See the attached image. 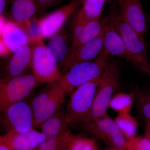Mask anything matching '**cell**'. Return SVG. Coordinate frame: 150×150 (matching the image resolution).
<instances>
[{"instance_id": "cell-13", "label": "cell", "mask_w": 150, "mask_h": 150, "mask_svg": "<svg viewBox=\"0 0 150 150\" xmlns=\"http://www.w3.org/2000/svg\"><path fill=\"white\" fill-rule=\"evenodd\" d=\"M104 40L103 28L102 32L99 35L78 47L67 58L63 66L65 69H69L70 67L77 63L91 62L98 57L103 48Z\"/></svg>"}, {"instance_id": "cell-8", "label": "cell", "mask_w": 150, "mask_h": 150, "mask_svg": "<svg viewBox=\"0 0 150 150\" xmlns=\"http://www.w3.org/2000/svg\"><path fill=\"white\" fill-rule=\"evenodd\" d=\"M86 131L102 140L112 150H128L127 141L108 115L82 123Z\"/></svg>"}, {"instance_id": "cell-30", "label": "cell", "mask_w": 150, "mask_h": 150, "mask_svg": "<svg viewBox=\"0 0 150 150\" xmlns=\"http://www.w3.org/2000/svg\"><path fill=\"white\" fill-rule=\"evenodd\" d=\"M7 22L5 18L2 15L0 16V37L1 38L3 30Z\"/></svg>"}, {"instance_id": "cell-1", "label": "cell", "mask_w": 150, "mask_h": 150, "mask_svg": "<svg viewBox=\"0 0 150 150\" xmlns=\"http://www.w3.org/2000/svg\"><path fill=\"white\" fill-rule=\"evenodd\" d=\"M108 17L124 42L129 55L128 62L150 76V64L144 38L123 20L118 9L112 8Z\"/></svg>"}, {"instance_id": "cell-32", "label": "cell", "mask_w": 150, "mask_h": 150, "mask_svg": "<svg viewBox=\"0 0 150 150\" xmlns=\"http://www.w3.org/2000/svg\"><path fill=\"white\" fill-rule=\"evenodd\" d=\"M7 2L8 0H0V16L5 10Z\"/></svg>"}, {"instance_id": "cell-28", "label": "cell", "mask_w": 150, "mask_h": 150, "mask_svg": "<svg viewBox=\"0 0 150 150\" xmlns=\"http://www.w3.org/2000/svg\"><path fill=\"white\" fill-rule=\"evenodd\" d=\"M39 8V13H42L48 9L58 4L62 0H35Z\"/></svg>"}, {"instance_id": "cell-10", "label": "cell", "mask_w": 150, "mask_h": 150, "mask_svg": "<svg viewBox=\"0 0 150 150\" xmlns=\"http://www.w3.org/2000/svg\"><path fill=\"white\" fill-rule=\"evenodd\" d=\"M1 117L8 131L22 133L33 129L34 117L32 108L29 103L23 100L8 108Z\"/></svg>"}, {"instance_id": "cell-3", "label": "cell", "mask_w": 150, "mask_h": 150, "mask_svg": "<svg viewBox=\"0 0 150 150\" xmlns=\"http://www.w3.org/2000/svg\"><path fill=\"white\" fill-rule=\"evenodd\" d=\"M110 55L104 48L95 61L77 63L57 82L66 95L82 85L100 77Z\"/></svg>"}, {"instance_id": "cell-4", "label": "cell", "mask_w": 150, "mask_h": 150, "mask_svg": "<svg viewBox=\"0 0 150 150\" xmlns=\"http://www.w3.org/2000/svg\"><path fill=\"white\" fill-rule=\"evenodd\" d=\"M67 95L59 84L48 83L29 103L34 117V125L40 126L62 108Z\"/></svg>"}, {"instance_id": "cell-2", "label": "cell", "mask_w": 150, "mask_h": 150, "mask_svg": "<svg viewBox=\"0 0 150 150\" xmlns=\"http://www.w3.org/2000/svg\"><path fill=\"white\" fill-rule=\"evenodd\" d=\"M120 78L119 65L109 57L100 76L91 111L81 123L108 115L110 100L120 88Z\"/></svg>"}, {"instance_id": "cell-22", "label": "cell", "mask_w": 150, "mask_h": 150, "mask_svg": "<svg viewBox=\"0 0 150 150\" xmlns=\"http://www.w3.org/2000/svg\"><path fill=\"white\" fill-rule=\"evenodd\" d=\"M113 120L126 141L136 137L139 123L130 113H118Z\"/></svg>"}, {"instance_id": "cell-12", "label": "cell", "mask_w": 150, "mask_h": 150, "mask_svg": "<svg viewBox=\"0 0 150 150\" xmlns=\"http://www.w3.org/2000/svg\"><path fill=\"white\" fill-rule=\"evenodd\" d=\"M32 48L30 42L13 53L4 67L1 79H9L28 74L31 69Z\"/></svg>"}, {"instance_id": "cell-16", "label": "cell", "mask_w": 150, "mask_h": 150, "mask_svg": "<svg viewBox=\"0 0 150 150\" xmlns=\"http://www.w3.org/2000/svg\"><path fill=\"white\" fill-rule=\"evenodd\" d=\"M103 18H100L86 24L73 26L72 39L68 58L78 47L99 35L103 30Z\"/></svg>"}, {"instance_id": "cell-6", "label": "cell", "mask_w": 150, "mask_h": 150, "mask_svg": "<svg viewBox=\"0 0 150 150\" xmlns=\"http://www.w3.org/2000/svg\"><path fill=\"white\" fill-rule=\"evenodd\" d=\"M32 48V74L39 83L56 82L62 76L58 65L52 62L47 54L46 45L39 35L30 37Z\"/></svg>"}, {"instance_id": "cell-24", "label": "cell", "mask_w": 150, "mask_h": 150, "mask_svg": "<svg viewBox=\"0 0 150 150\" xmlns=\"http://www.w3.org/2000/svg\"><path fill=\"white\" fill-rule=\"evenodd\" d=\"M134 103V98L131 93H118L112 97L108 107L118 113H130Z\"/></svg>"}, {"instance_id": "cell-25", "label": "cell", "mask_w": 150, "mask_h": 150, "mask_svg": "<svg viewBox=\"0 0 150 150\" xmlns=\"http://www.w3.org/2000/svg\"><path fill=\"white\" fill-rule=\"evenodd\" d=\"M67 150H98L94 140L79 135L68 134L67 141Z\"/></svg>"}, {"instance_id": "cell-26", "label": "cell", "mask_w": 150, "mask_h": 150, "mask_svg": "<svg viewBox=\"0 0 150 150\" xmlns=\"http://www.w3.org/2000/svg\"><path fill=\"white\" fill-rule=\"evenodd\" d=\"M69 131L60 136L47 137L43 143L38 147V150H67V141Z\"/></svg>"}, {"instance_id": "cell-21", "label": "cell", "mask_w": 150, "mask_h": 150, "mask_svg": "<svg viewBox=\"0 0 150 150\" xmlns=\"http://www.w3.org/2000/svg\"><path fill=\"white\" fill-rule=\"evenodd\" d=\"M66 111L62 108L41 125V132L47 137L60 136L69 131Z\"/></svg>"}, {"instance_id": "cell-31", "label": "cell", "mask_w": 150, "mask_h": 150, "mask_svg": "<svg viewBox=\"0 0 150 150\" xmlns=\"http://www.w3.org/2000/svg\"><path fill=\"white\" fill-rule=\"evenodd\" d=\"M144 129V136L150 139V120H146Z\"/></svg>"}, {"instance_id": "cell-15", "label": "cell", "mask_w": 150, "mask_h": 150, "mask_svg": "<svg viewBox=\"0 0 150 150\" xmlns=\"http://www.w3.org/2000/svg\"><path fill=\"white\" fill-rule=\"evenodd\" d=\"M39 13L35 0H11L10 21L25 31L30 27V22Z\"/></svg>"}, {"instance_id": "cell-7", "label": "cell", "mask_w": 150, "mask_h": 150, "mask_svg": "<svg viewBox=\"0 0 150 150\" xmlns=\"http://www.w3.org/2000/svg\"><path fill=\"white\" fill-rule=\"evenodd\" d=\"M38 83L32 73L0 79V117L8 108L27 97Z\"/></svg>"}, {"instance_id": "cell-35", "label": "cell", "mask_w": 150, "mask_h": 150, "mask_svg": "<svg viewBox=\"0 0 150 150\" xmlns=\"http://www.w3.org/2000/svg\"><path fill=\"white\" fill-rule=\"evenodd\" d=\"M112 150V149H105V150Z\"/></svg>"}, {"instance_id": "cell-20", "label": "cell", "mask_w": 150, "mask_h": 150, "mask_svg": "<svg viewBox=\"0 0 150 150\" xmlns=\"http://www.w3.org/2000/svg\"><path fill=\"white\" fill-rule=\"evenodd\" d=\"M106 0H81L73 26L86 24L100 18Z\"/></svg>"}, {"instance_id": "cell-27", "label": "cell", "mask_w": 150, "mask_h": 150, "mask_svg": "<svg viewBox=\"0 0 150 150\" xmlns=\"http://www.w3.org/2000/svg\"><path fill=\"white\" fill-rule=\"evenodd\" d=\"M128 150H150V139L145 137H135L127 141Z\"/></svg>"}, {"instance_id": "cell-34", "label": "cell", "mask_w": 150, "mask_h": 150, "mask_svg": "<svg viewBox=\"0 0 150 150\" xmlns=\"http://www.w3.org/2000/svg\"><path fill=\"white\" fill-rule=\"evenodd\" d=\"M4 140H3V136H0V144L4 143Z\"/></svg>"}, {"instance_id": "cell-14", "label": "cell", "mask_w": 150, "mask_h": 150, "mask_svg": "<svg viewBox=\"0 0 150 150\" xmlns=\"http://www.w3.org/2000/svg\"><path fill=\"white\" fill-rule=\"evenodd\" d=\"M3 138L4 142L13 150H33L43 143L47 137L33 129L22 133L8 131Z\"/></svg>"}, {"instance_id": "cell-33", "label": "cell", "mask_w": 150, "mask_h": 150, "mask_svg": "<svg viewBox=\"0 0 150 150\" xmlns=\"http://www.w3.org/2000/svg\"><path fill=\"white\" fill-rule=\"evenodd\" d=\"M0 150H13L7 144L5 143L4 142L0 144Z\"/></svg>"}, {"instance_id": "cell-23", "label": "cell", "mask_w": 150, "mask_h": 150, "mask_svg": "<svg viewBox=\"0 0 150 150\" xmlns=\"http://www.w3.org/2000/svg\"><path fill=\"white\" fill-rule=\"evenodd\" d=\"M131 93L138 113L146 121L150 120V92L134 86L131 87Z\"/></svg>"}, {"instance_id": "cell-18", "label": "cell", "mask_w": 150, "mask_h": 150, "mask_svg": "<svg viewBox=\"0 0 150 150\" xmlns=\"http://www.w3.org/2000/svg\"><path fill=\"white\" fill-rule=\"evenodd\" d=\"M49 38L46 45L48 57L52 62L63 66L69 56L71 44L68 33L62 28Z\"/></svg>"}, {"instance_id": "cell-11", "label": "cell", "mask_w": 150, "mask_h": 150, "mask_svg": "<svg viewBox=\"0 0 150 150\" xmlns=\"http://www.w3.org/2000/svg\"><path fill=\"white\" fill-rule=\"evenodd\" d=\"M118 4L121 18L144 37L147 31V21L142 0H119Z\"/></svg>"}, {"instance_id": "cell-9", "label": "cell", "mask_w": 150, "mask_h": 150, "mask_svg": "<svg viewBox=\"0 0 150 150\" xmlns=\"http://www.w3.org/2000/svg\"><path fill=\"white\" fill-rule=\"evenodd\" d=\"M81 0H72L69 4L39 18L37 22V35L50 38L63 28L64 25L80 7Z\"/></svg>"}, {"instance_id": "cell-29", "label": "cell", "mask_w": 150, "mask_h": 150, "mask_svg": "<svg viewBox=\"0 0 150 150\" xmlns=\"http://www.w3.org/2000/svg\"><path fill=\"white\" fill-rule=\"evenodd\" d=\"M10 52H11V51L6 46L5 43L2 38H0V56H5Z\"/></svg>"}, {"instance_id": "cell-17", "label": "cell", "mask_w": 150, "mask_h": 150, "mask_svg": "<svg viewBox=\"0 0 150 150\" xmlns=\"http://www.w3.org/2000/svg\"><path fill=\"white\" fill-rule=\"evenodd\" d=\"M104 33L103 48L109 55L129 61V57L121 36L108 17L103 18Z\"/></svg>"}, {"instance_id": "cell-5", "label": "cell", "mask_w": 150, "mask_h": 150, "mask_svg": "<svg viewBox=\"0 0 150 150\" xmlns=\"http://www.w3.org/2000/svg\"><path fill=\"white\" fill-rule=\"evenodd\" d=\"M100 77L78 87L72 94L66 110L67 123H81L91 111Z\"/></svg>"}, {"instance_id": "cell-19", "label": "cell", "mask_w": 150, "mask_h": 150, "mask_svg": "<svg viewBox=\"0 0 150 150\" xmlns=\"http://www.w3.org/2000/svg\"><path fill=\"white\" fill-rule=\"evenodd\" d=\"M1 38L13 53L28 45L30 41V37L28 35L27 31L10 21L6 24Z\"/></svg>"}]
</instances>
